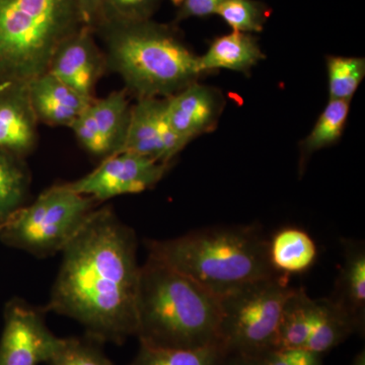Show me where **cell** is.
<instances>
[{"mask_svg":"<svg viewBox=\"0 0 365 365\" xmlns=\"http://www.w3.org/2000/svg\"><path fill=\"white\" fill-rule=\"evenodd\" d=\"M14 88L0 95V148L19 155L33 148L37 119L29 103L26 86Z\"/></svg>","mask_w":365,"mask_h":365,"instance_id":"9a60e30c","label":"cell"},{"mask_svg":"<svg viewBox=\"0 0 365 365\" xmlns=\"http://www.w3.org/2000/svg\"><path fill=\"white\" fill-rule=\"evenodd\" d=\"M343 260L330 299L351 319L355 332L365 333V246L357 240L343 239Z\"/></svg>","mask_w":365,"mask_h":365,"instance_id":"5bb4252c","label":"cell"},{"mask_svg":"<svg viewBox=\"0 0 365 365\" xmlns=\"http://www.w3.org/2000/svg\"><path fill=\"white\" fill-rule=\"evenodd\" d=\"M137 239L112 209H95L62 250L45 312L74 319L100 343L136 336Z\"/></svg>","mask_w":365,"mask_h":365,"instance_id":"6da1fadb","label":"cell"},{"mask_svg":"<svg viewBox=\"0 0 365 365\" xmlns=\"http://www.w3.org/2000/svg\"><path fill=\"white\" fill-rule=\"evenodd\" d=\"M28 176L11 153L0 148V225L21 208Z\"/></svg>","mask_w":365,"mask_h":365,"instance_id":"603a6c76","label":"cell"},{"mask_svg":"<svg viewBox=\"0 0 365 365\" xmlns=\"http://www.w3.org/2000/svg\"><path fill=\"white\" fill-rule=\"evenodd\" d=\"M350 102L348 101H329L325 109L319 115L313 130L300 144V165L304 168L307 158L316 151L328 148L339 140L344 131Z\"/></svg>","mask_w":365,"mask_h":365,"instance_id":"7402d4cb","label":"cell"},{"mask_svg":"<svg viewBox=\"0 0 365 365\" xmlns=\"http://www.w3.org/2000/svg\"><path fill=\"white\" fill-rule=\"evenodd\" d=\"M314 306L304 288H295L283 307L275 349L304 348L313 327Z\"/></svg>","mask_w":365,"mask_h":365,"instance_id":"d6986e66","label":"cell"},{"mask_svg":"<svg viewBox=\"0 0 365 365\" xmlns=\"http://www.w3.org/2000/svg\"><path fill=\"white\" fill-rule=\"evenodd\" d=\"M170 165L124 151L109 155L88 175L67 185L76 193L102 202L153 188L167 174Z\"/></svg>","mask_w":365,"mask_h":365,"instance_id":"ba28073f","label":"cell"},{"mask_svg":"<svg viewBox=\"0 0 365 365\" xmlns=\"http://www.w3.org/2000/svg\"><path fill=\"white\" fill-rule=\"evenodd\" d=\"M294 289L290 276L279 273L220 297V342L237 354L275 349L283 307Z\"/></svg>","mask_w":365,"mask_h":365,"instance_id":"8992f818","label":"cell"},{"mask_svg":"<svg viewBox=\"0 0 365 365\" xmlns=\"http://www.w3.org/2000/svg\"><path fill=\"white\" fill-rule=\"evenodd\" d=\"M216 14L235 32L252 34L263 31L269 13L257 0H225Z\"/></svg>","mask_w":365,"mask_h":365,"instance_id":"d4e9b609","label":"cell"},{"mask_svg":"<svg viewBox=\"0 0 365 365\" xmlns=\"http://www.w3.org/2000/svg\"><path fill=\"white\" fill-rule=\"evenodd\" d=\"M264 58L265 55L254 36L232 31L216 38L207 52L199 56L198 64L202 73L215 69L246 73Z\"/></svg>","mask_w":365,"mask_h":365,"instance_id":"2e32d148","label":"cell"},{"mask_svg":"<svg viewBox=\"0 0 365 365\" xmlns=\"http://www.w3.org/2000/svg\"><path fill=\"white\" fill-rule=\"evenodd\" d=\"M45 309L14 299L4 312V326L0 338V365L47 364L62 342L48 328Z\"/></svg>","mask_w":365,"mask_h":365,"instance_id":"9c48e42d","label":"cell"},{"mask_svg":"<svg viewBox=\"0 0 365 365\" xmlns=\"http://www.w3.org/2000/svg\"><path fill=\"white\" fill-rule=\"evenodd\" d=\"M225 1V0H179L177 4V6H179L178 20L204 18L216 14Z\"/></svg>","mask_w":365,"mask_h":365,"instance_id":"f546056e","label":"cell"},{"mask_svg":"<svg viewBox=\"0 0 365 365\" xmlns=\"http://www.w3.org/2000/svg\"><path fill=\"white\" fill-rule=\"evenodd\" d=\"M227 365H267L262 354L230 353Z\"/></svg>","mask_w":365,"mask_h":365,"instance_id":"1f68e13d","label":"cell"},{"mask_svg":"<svg viewBox=\"0 0 365 365\" xmlns=\"http://www.w3.org/2000/svg\"><path fill=\"white\" fill-rule=\"evenodd\" d=\"M230 355L222 342L192 349H168L140 344L129 365H227Z\"/></svg>","mask_w":365,"mask_h":365,"instance_id":"ffe728a7","label":"cell"},{"mask_svg":"<svg viewBox=\"0 0 365 365\" xmlns=\"http://www.w3.org/2000/svg\"><path fill=\"white\" fill-rule=\"evenodd\" d=\"M102 343L85 338H62L48 365H115L101 348Z\"/></svg>","mask_w":365,"mask_h":365,"instance_id":"484cf974","label":"cell"},{"mask_svg":"<svg viewBox=\"0 0 365 365\" xmlns=\"http://www.w3.org/2000/svg\"><path fill=\"white\" fill-rule=\"evenodd\" d=\"M186 145L170 126L165 98H140L131 108L123 143L118 153L126 151L170 163Z\"/></svg>","mask_w":365,"mask_h":365,"instance_id":"30bf717a","label":"cell"},{"mask_svg":"<svg viewBox=\"0 0 365 365\" xmlns=\"http://www.w3.org/2000/svg\"><path fill=\"white\" fill-rule=\"evenodd\" d=\"M222 109V95L197 81L165 98V116L170 126L187 144L213 130Z\"/></svg>","mask_w":365,"mask_h":365,"instance_id":"7c38bea8","label":"cell"},{"mask_svg":"<svg viewBox=\"0 0 365 365\" xmlns=\"http://www.w3.org/2000/svg\"><path fill=\"white\" fill-rule=\"evenodd\" d=\"M26 95L36 119L54 126H71L93 100L83 98L50 72L29 83Z\"/></svg>","mask_w":365,"mask_h":365,"instance_id":"4fadbf2b","label":"cell"},{"mask_svg":"<svg viewBox=\"0 0 365 365\" xmlns=\"http://www.w3.org/2000/svg\"><path fill=\"white\" fill-rule=\"evenodd\" d=\"M88 108L71 124L72 131L76 134L79 143L91 155L105 158L111 155L107 143L98 130L95 120L93 119Z\"/></svg>","mask_w":365,"mask_h":365,"instance_id":"83f0119b","label":"cell"},{"mask_svg":"<svg viewBox=\"0 0 365 365\" xmlns=\"http://www.w3.org/2000/svg\"><path fill=\"white\" fill-rule=\"evenodd\" d=\"M81 26L76 0H0V78L26 86Z\"/></svg>","mask_w":365,"mask_h":365,"instance_id":"5b68a950","label":"cell"},{"mask_svg":"<svg viewBox=\"0 0 365 365\" xmlns=\"http://www.w3.org/2000/svg\"><path fill=\"white\" fill-rule=\"evenodd\" d=\"M160 2L162 0H103L98 26L108 21L134 23L150 20Z\"/></svg>","mask_w":365,"mask_h":365,"instance_id":"4316f807","label":"cell"},{"mask_svg":"<svg viewBox=\"0 0 365 365\" xmlns=\"http://www.w3.org/2000/svg\"><path fill=\"white\" fill-rule=\"evenodd\" d=\"M269 261L278 273H302L316 262L318 250L311 235L297 227L278 230L269 240Z\"/></svg>","mask_w":365,"mask_h":365,"instance_id":"e0dca14e","label":"cell"},{"mask_svg":"<svg viewBox=\"0 0 365 365\" xmlns=\"http://www.w3.org/2000/svg\"><path fill=\"white\" fill-rule=\"evenodd\" d=\"M262 356L267 365H323L321 355L306 348L272 349Z\"/></svg>","mask_w":365,"mask_h":365,"instance_id":"f1b7e54d","label":"cell"},{"mask_svg":"<svg viewBox=\"0 0 365 365\" xmlns=\"http://www.w3.org/2000/svg\"><path fill=\"white\" fill-rule=\"evenodd\" d=\"M173 1H174V4L177 6L178 1H179V0H173Z\"/></svg>","mask_w":365,"mask_h":365,"instance_id":"836d02e7","label":"cell"},{"mask_svg":"<svg viewBox=\"0 0 365 365\" xmlns=\"http://www.w3.org/2000/svg\"><path fill=\"white\" fill-rule=\"evenodd\" d=\"M93 33L83 26L69 36L55 52L48 71L88 100H93V88L107 66Z\"/></svg>","mask_w":365,"mask_h":365,"instance_id":"8fae6325","label":"cell"},{"mask_svg":"<svg viewBox=\"0 0 365 365\" xmlns=\"http://www.w3.org/2000/svg\"><path fill=\"white\" fill-rule=\"evenodd\" d=\"M140 344L192 349L220 342V299L196 281L148 258L136 302Z\"/></svg>","mask_w":365,"mask_h":365,"instance_id":"3957f363","label":"cell"},{"mask_svg":"<svg viewBox=\"0 0 365 365\" xmlns=\"http://www.w3.org/2000/svg\"><path fill=\"white\" fill-rule=\"evenodd\" d=\"M314 302L313 327L304 348L323 356L356 332L349 317L330 297Z\"/></svg>","mask_w":365,"mask_h":365,"instance_id":"ac0fdd59","label":"cell"},{"mask_svg":"<svg viewBox=\"0 0 365 365\" xmlns=\"http://www.w3.org/2000/svg\"><path fill=\"white\" fill-rule=\"evenodd\" d=\"M111 155L123 143L131 108L123 91H114L101 100H93L88 108Z\"/></svg>","mask_w":365,"mask_h":365,"instance_id":"44dd1931","label":"cell"},{"mask_svg":"<svg viewBox=\"0 0 365 365\" xmlns=\"http://www.w3.org/2000/svg\"><path fill=\"white\" fill-rule=\"evenodd\" d=\"M95 31L104 39L106 64L139 98L172 97L202 74L199 56L168 26L108 21Z\"/></svg>","mask_w":365,"mask_h":365,"instance_id":"277c9868","label":"cell"},{"mask_svg":"<svg viewBox=\"0 0 365 365\" xmlns=\"http://www.w3.org/2000/svg\"><path fill=\"white\" fill-rule=\"evenodd\" d=\"M269 240L256 225L194 230L148 240V258L184 274L216 297L279 274L269 261Z\"/></svg>","mask_w":365,"mask_h":365,"instance_id":"7a4b0ae2","label":"cell"},{"mask_svg":"<svg viewBox=\"0 0 365 365\" xmlns=\"http://www.w3.org/2000/svg\"><path fill=\"white\" fill-rule=\"evenodd\" d=\"M330 100L350 102L365 76L361 57H327Z\"/></svg>","mask_w":365,"mask_h":365,"instance_id":"cb8c5ba5","label":"cell"},{"mask_svg":"<svg viewBox=\"0 0 365 365\" xmlns=\"http://www.w3.org/2000/svg\"><path fill=\"white\" fill-rule=\"evenodd\" d=\"M350 365H365V350H360L354 359H353L351 364Z\"/></svg>","mask_w":365,"mask_h":365,"instance_id":"d6a6232c","label":"cell"},{"mask_svg":"<svg viewBox=\"0 0 365 365\" xmlns=\"http://www.w3.org/2000/svg\"><path fill=\"white\" fill-rule=\"evenodd\" d=\"M96 202L67 184L53 186L1 223L0 237L9 246L38 258L53 256L62 252L83 227Z\"/></svg>","mask_w":365,"mask_h":365,"instance_id":"52a82bcc","label":"cell"},{"mask_svg":"<svg viewBox=\"0 0 365 365\" xmlns=\"http://www.w3.org/2000/svg\"><path fill=\"white\" fill-rule=\"evenodd\" d=\"M83 26H88L95 32L101 20L103 0H76Z\"/></svg>","mask_w":365,"mask_h":365,"instance_id":"4dcf8cb0","label":"cell"}]
</instances>
